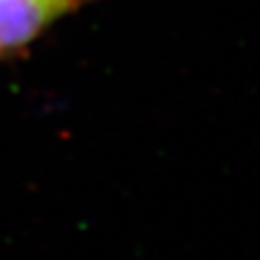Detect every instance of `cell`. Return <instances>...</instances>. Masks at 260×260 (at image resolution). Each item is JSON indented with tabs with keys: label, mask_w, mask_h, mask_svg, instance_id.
Returning <instances> with one entry per match:
<instances>
[{
	"label": "cell",
	"mask_w": 260,
	"mask_h": 260,
	"mask_svg": "<svg viewBox=\"0 0 260 260\" xmlns=\"http://www.w3.org/2000/svg\"><path fill=\"white\" fill-rule=\"evenodd\" d=\"M99 0H0V57L37 41L57 21Z\"/></svg>",
	"instance_id": "1"
}]
</instances>
